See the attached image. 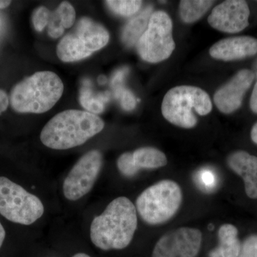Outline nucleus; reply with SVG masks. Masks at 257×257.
Wrapping results in <instances>:
<instances>
[{"label":"nucleus","mask_w":257,"mask_h":257,"mask_svg":"<svg viewBox=\"0 0 257 257\" xmlns=\"http://www.w3.org/2000/svg\"><path fill=\"white\" fill-rule=\"evenodd\" d=\"M138 224L135 204L128 198H116L93 219L91 240L96 247L105 251L123 249L133 241Z\"/></svg>","instance_id":"nucleus-1"},{"label":"nucleus","mask_w":257,"mask_h":257,"mask_svg":"<svg viewBox=\"0 0 257 257\" xmlns=\"http://www.w3.org/2000/svg\"><path fill=\"white\" fill-rule=\"evenodd\" d=\"M104 127V121L96 114L70 109L59 113L47 123L40 140L52 150H68L85 143Z\"/></svg>","instance_id":"nucleus-2"},{"label":"nucleus","mask_w":257,"mask_h":257,"mask_svg":"<svg viewBox=\"0 0 257 257\" xmlns=\"http://www.w3.org/2000/svg\"><path fill=\"white\" fill-rule=\"evenodd\" d=\"M63 91V83L57 74L50 71L38 72L13 87L10 102L17 112L41 114L55 105Z\"/></svg>","instance_id":"nucleus-3"},{"label":"nucleus","mask_w":257,"mask_h":257,"mask_svg":"<svg viewBox=\"0 0 257 257\" xmlns=\"http://www.w3.org/2000/svg\"><path fill=\"white\" fill-rule=\"evenodd\" d=\"M210 96L201 88L178 86L167 92L162 104V113L169 122L179 127L191 128L197 124L195 113L205 116L211 112Z\"/></svg>","instance_id":"nucleus-4"},{"label":"nucleus","mask_w":257,"mask_h":257,"mask_svg":"<svg viewBox=\"0 0 257 257\" xmlns=\"http://www.w3.org/2000/svg\"><path fill=\"white\" fill-rule=\"evenodd\" d=\"M182 198L180 186L174 181L165 179L144 190L137 198L135 207L147 224H165L177 214Z\"/></svg>","instance_id":"nucleus-5"},{"label":"nucleus","mask_w":257,"mask_h":257,"mask_svg":"<svg viewBox=\"0 0 257 257\" xmlns=\"http://www.w3.org/2000/svg\"><path fill=\"white\" fill-rule=\"evenodd\" d=\"M109 40V32L104 26L84 17L60 40L57 55L62 62H77L105 47Z\"/></svg>","instance_id":"nucleus-6"},{"label":"nucleus","mask_w":257,"mask_h":257,"mask_svg":"<svg viewBox=\"0 0 257 257\" xmlns=\"http://www.w3.org/2000/svg\"><path fill=\"white\" fill-rule=\"evenodd\" d=\"M45 207L37 196L5 177H0V214L13 222L30 225L43 215Z\"/></svg>","instance_id":"nucleus-7"},{"label":"nucleus","mask_w":257,"mask_h":257,"mask_svg":"<svg viewBox=\"0 0 257 257\" xmlns=\"http://www.w3.org/2000/svg\"><path fill=\"white\" fill-rule=\"evenodd\" d=\"M172 29V21L167 13H152L147 30L137 43V50L143 60L158 63L172 55L176 47Z\"/></svg>","instance_id":"nucleus-8"},{"label":"nucleus","mask_w":257,"mask_h":257,"mask_svg":"<svg viewBox=\"0 0 257 257\" xmlns=\"http://www.w3.org/2000/svg\"><path fill=\"white\" fill-rule=\"evenodd\" d=\"M102 167V155L98 150H92L83 155L64 179V197L69 201H77L90 192Z\"/></svg>","instance_id":"nucleus-9"},{"label":"nucleus","mask_w":257,"mask_h":257,"mask_svg":"<svg viewBox=\"0 0 257 257\" xmlns=\"http://www.w3.org/2000/svg\"><path fill=\"white\" fill-rule=\"evenodd\" d=\"M202 234L195 228L181 227L164 234L155 244L152 257H196Z\"/></svg>","instance_id":"nucleus-10"},{"label":"nucleus","mask_w":257,"mask_h":257,"mask_svg":"<svg viewBox=\"0 0 257 257\" xmlns=\"http://www.w3.org/2000/svg\"><path fill=\"white\" fill-rule=\"evenodd\" d=\"M250 10L247 3L243 0H227L213 9L208 18L211 28L226 32L237 33L248 25Z\"/></svg>","instance_id":"nucleus-11"},{"label":"nucleus","mask_w":257,"mask_h":257,"mask_svg":"<svg viewBox=\"0 0 257 257\" xmlns=\"http://www.w3.org/2000/svg\"><path fill=\"white\" fill-rule=\"evenodd\" d=\"M254 77L252 71L242 69L216 90L214 101L218 109L224 114H231L239 109L243 96L252 84Z\"/></svg>","instance_id":"nucleus-12"},{"label":"nucleus","mask_w":257,"mask_h":257,"mask_svg":"<svg viewBox=\"0 0 257 257\" xmlns=\"http://www.w3.org/2000/svg\"><path fill=\"white\" fill-rule=\"evenodd\" d=\"M257 53V40L252 37H232L216 42L209 50L216 60L234 61L251 57Z\"/></svg>","instance_id":"nucleus-13"},{"label":"nucleus","mask_w":257,"mask_h":257,"mask_svg":"<svg viewBox=\"0 0 257 257\" xmlns=\"http://www.w3.org/2000/svg\"><path fill=\"white\" fill-rule=\"evenodd\" d=\"M227 164L242 178L246 195L257 199V157L245 151H236L230 154Z\"/></svg>","instance_id":"nucleus-14"},{"label":"nucleus","mask_w":257,"mask_h":257,"mask_svg":"<svg viewBox=\"0 0 257 257\" xmlns=\"http://www.w3.org/2000/svg\"><path fill=\"white\" fill-rule=\"evenodd\" d=\"M218 243L211 250L209 257H238L241 243L238 238V229L234 225H221L218 231Z\"/></svg>","instance_id":"nucleus-15"},{"label":"nucleus","mask_w":257,"mask_h":257,"mask_svg":"<svg viewBox=\"0 0 257 257\" xmlns=\"http://www.w3.org/2000/svg\"><path fill=\"white\" fill-rule=\"evenodd\" d=\"M152 15V7H147L125 25L121 33V41L126 47H133L138 43L147 30Z\"/></svg>","instance_id":"nucleus-16"},{"label":"nucleus","mask_w":257,"mask_h":257,"mask_svg":"<svg viewBox=\"0 0 257 257\" xmlns=\"http://www.w3.org/2000/svg\"><path fill=\"white\" fill-rule=\"evenodd\" d=\"M133 163L140 172L142 170H155L167 164L165 154L155 147H144L133 152Z\"/></svg>","instance_id":"nucleus-17"},{"label":"nucleus","mask_w":257,"mask_h":257,"mask_svg":"<svg viewBox=\"0 0 257 257\" xmlns=\"http://www.w3.org/2000/svg\"><path fill=\"white\" fill-rule=\"evenodd\" d=\"M214 3L211 0H182L179 8L181 20L185 23H194L202 18Z\"/></svg>","instance_id":"nucleus-18"},{"label":"nucleus","mask_w":257,"mask_h":257,"mask_svg":"<svg viewBox=\"0 0 257 257\" xmlns=\"http://www.w3.org/2000/svg\"><path fill=\"white\" fill-rule=\"evenodd\" d=\"M105 98L103 95H94L92 90L87 87L81 89L79 101L84 109L91 111L92 114H99L104 109Z\"/></svg>","instance_id":"nucleus-19"},{"label":"nucleus","mask_w":257,"mask_h":257,"mask_svg":"<svg viewBox=\"0 0 257 257\" xmlns=\"http://www.w3.org/2000/svg\"><path fill=\"white\" fill-rule=\"evenodd\" d=\"M105 3L111 11L123 17L136 14L143 5V2L138 0H109Z\"/></svg>","instance_id":"nucleus-20"},{"label":"nucleus","mask_w":257,"mask_h":257,"mask_svg":"<svg viewBox=\"0 0 257 257\" xmlns=\"http://www.w3.org/2000/svg\"><path fill=\"white\" fill-rule=\"evenodd\" d=\"M117 167L120 173L126 177H135L138 173L134 165L132 152H125L118 158Z\"/></svg>","instance_id":"nucleus-21"},{"label":"nucleus","mask_w":257,"mask_h":257,"mask_svg":"<svg viewBox=\"0 0 257 257\" xmlns=\"http://www.w3.org/2000/svg\"><path fill=\"white\" fill-rule=\"evenodd\" d=\"M56 11L60 15L64 29H69L73 26L75 22L76 13L70 3L67 2L61 3Z\"/></svg>","instance_id":"nucleus-22"},{"label":"nucleus","mask_w":257,"mask_h":257,"mask_svg":"<svg viewBox=\"0 0 257 257\" xmlns=\"http://www.w3.org/2000/svg\"><path fill=\"white\" fill-rule=\"evenodd\" d=\"M51 13L50 10L45 7H40L34 11L32 15V23L34 28L38 32H42L48 25Z\"/></svg>","instance_id":"nucleus-23"},{"label":"nucleus","mask_w":257,"mask_h":257,"mask_svg":"<svg viewBox=\"0 0 257 257\" xmlns=\"http://www.w3.org/2000/svg\"><path fill=\"white\" fill-rule=\"evenodd\" d=\"M64 28L60 15L57 12L51 13L50 21L48 23V34L52 38H58L64 33Z\"/></svg>","instance_id":"nucleus-24"},{"label":"nucleus","mask_w":257,"mask_h":257,"mask_svg":"<svg viewBox=\"0 0 257 257\" xmlns=\"http://www.w3.org/2000/svg\"><path fill=\"white\" fill-rule=\"evenodd\" d=\"M238 257H257V234L251 235L241 243Z\"/></svg>","instance_id":"nucleus-25"},{"label":"nucleus","mask_w":257,"mask_h":257,"mask_svg":"<svg viewBox=\"0 0 257 257\" xmlns=\"http://www.w3.org/2000/svg\"><path fill=\"white\" fill-rule=\"evenodd\" d=\"M199 185L206 190H211L215 187L216 177L215 175L209 170H203L198 175Z\"/></svg>","instance_id":"nucleus-26"},{"label":"nucleus","mask_w":257,"mask_h":257,"mask_svg":"<svg viewBox=\"0 0 257 257\" xmlns=\"http://www.w3.org/2000/svg\"><path fill=\"white\" fill-rule=\"evenodd\" d=\"M119 94L120 99H121V104L122 107L126 110H133L134 108L136 106V99L134 96L133 93L128 90L118 91Z\"/></svg>","instance_id":"nucleus-27"},{"label":"nucleus","mask_w":257,"mask_h":257,"mask_svg":"<svg viewBox=\"0 0 257 257\" xmlns=\"http://www.w3.org/2000/svg\"><path fill=\"white\" fill-rule=\"evenodd\" d=\"M10 104V98L7 93L0 89V114L7 110Z\"/></svg>","instance_id":"nucleus-28"},{"label":"nucleus","mask_w":257,"mask_h":257,"mask_svg":"<svg viewBox=\"0 0 257 257\" xmlns=\"http://www.w3.org/2000/svg\"><path fill=\"white\" fill-rule=\"evenodd\" d=\"M250 108L253 112L257 114V82L253 87L252 94L250 99Z\"/></svg>","instance_id":"nucleus-29"},{"label":"nucleus","mask_w":257,"mask_h":257,"mask_svg":"<svg viewBox=\"0 0 257 257\" xmlns=\"http://www.w3.org/2000/svg\"><path fill=\"white\" fill-rule=\"evenodd\" d=\"M251 139L253 143L257 145V122L253 125L251 131Z\"/></svg>","instance_id":"nucleus-30"},{"label":"nucleus","mask_w":257,"mask_h":257,"mask_svg":"<svg viewBox=\"0 0 257 257\" xmlns=\"http://www.w3.org/2000/svg\"><path fill=\"white\" fill-rule=\"evenodd\" d=\"M5 238V230L3 227V225L0 223V248H1L2 245L4 242Z\"/></svg>","instance_id":"nucleus-31"},{"label":"nucleus","mask_w":257,"mask_h":257,"mask_svg":"<svg viewBox=\"0 0 257 257\" xmlns=\"http://www.w3.org/2000/svg\"><path fill=\"white\" fill-rule=\"evenodd\" d=\"M11 4V1H5V0H0V9H5L8 8Z\"/></svg>","instance_id":"nucleus-32"},{"label":"nucleus","mask_w":257,"mask_h":257,"mask_svg":"<svg viewBox=\"0 0 257 257\" xmlns=\"http://www.w3.org/2000/svg\"><path fill=\"white\" fill-rule=\"evenodd\" d=\"M72 257H91V256H89V255L86 254V253H76V254H74V256Z\"/></svg>","instance_id":"nucleus-33"}]
</instances>
